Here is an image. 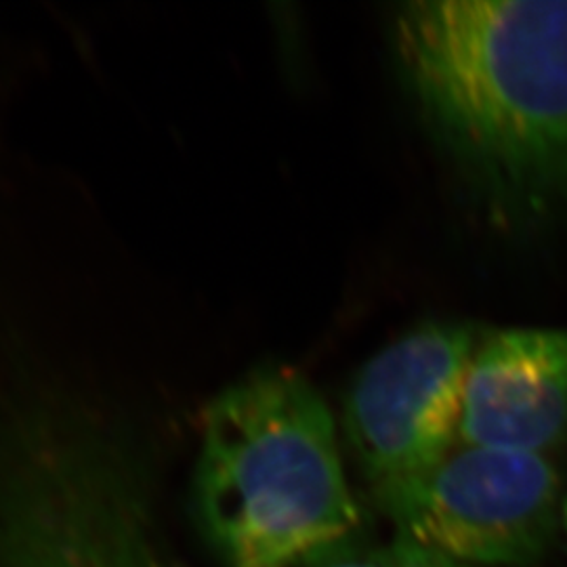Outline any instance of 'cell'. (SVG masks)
<instances>
[{"label": "cell", "instance_id": "6da1fadb", "mask_svg": "<svg viewBox=\"0 0 567 567\" xmlns=\"http://www.w3.org/2000/svg\"><path fill=\"white\" fill-rule=\"evenodd\" d=\"M398 65L482 215L532 229L567 213V0H412Z\"/></svg>", "mask_w": 567, "mask_h": 567}, {"label": "cell", "instance_id": "7a4b0ae2", "mask_svg": "<svg viewBox=\"0 0 567 567\" xmlns=\"http://www.w3.org/2000/svg\"><path fill=\"white\" fill-rule=\"evenodd\" d=\"M194 507L227 567H299L360 527L339 431L290 365H261L206 405Z\"/></svg>", "mask_w": 567, "mask_h": 567}, {"label": "cell", "instance_id": "3957f363", "mask_svg": "<svg viewBox=\"0 0 567 567\" xmlns=\"http://www.w3.org/2000/svg\"><path fill=\"white\" fill-rule=\"evenodd\" d=\"M0 567H175L133 452L60 393L0 426Z\"/></svg>", "mask_w": 567, "mask_h": 567}, {"label": "cell", "instance_id": "277c9868", "mask_svg": "<svg viewBox=\"0 0 567 567\" xmlns=\"http://www.w3.org/2000/svg\"><path fill=\"white\" fill-rule=\"evenodd\" d=\"M372 489L395 534L471 567L529 564L559 515V475L545 454L458 442L423 471Z\"/></svg>", "mask_w": 567, "mask_h": 567}, {"label": "cell", "instance_id": "5b68a950", "mask_svg": "<svg viewBox=\"0 0 567 567\" xmlns=\"http://www.w3.org/2000/svg\"><path fill=\"white\" fill-rule=\"evenodd\" d=\"M482 328L426 322L383 347L351 381L343 429L372 487L440 461L458 442L463 386Z\"/></svg>", "mask_w": 567, "mask_h": 567}, {"label": "cell", "instance_id": "8992f818", "mask_svg": "<svg viewBox=\"0 0 567 567\" xmlns=\"http://www.w3.org/2000/svg\"><path fill=\"white\" fill-rule=\"evenodd\" d=\"M567 435V328H482L458 444L547 454Z\"/></svg>", "mask_w": 567, "mask_h": 567}, {"label": "cell", "instance_id": "52a82bcc", "mask_svg": "<svg viewBox=\"0 0 567 567\" xmlns=\"http://www.w3.org/2000/svg\"><path fill=\"white\" fill-rule=\"evenodd\" d=\"M299 567H471L440 550L393 534L386 540L360 536L358 529L320 548Z\"/></svg>", "mask_w": 567, "mask_h": 567}, {"label": "cell", "instance_id": "ba28073f", "mask_svg": "<svg viewBox=\"0 0 567 567\" xmlns=\"http://www.w3.org/2000/svg\"><path fill=\"white\" fill-rule=\"evenodd\" d=\"M564 522H566V529H567V501H566V505H564Z\"/></svg>", "mask_w": 567, "mask_h": 567}]
</instances>
